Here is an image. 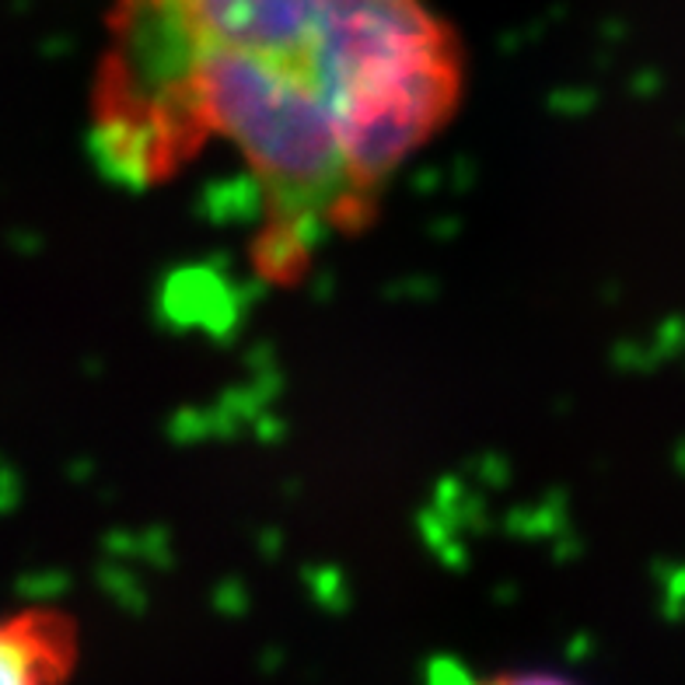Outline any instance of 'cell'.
<instances>
[{"label":"cell","mask_w":685,"mask_h":685,"mask_svg":"<svg viewBox=\"0 0 685 685\" xmlns=\"http://www.w3.org/2000/svg\"><path fill=\"white\" fill-rule=\"evenodd\" d=\"M350 0H112L102 60L242 53L318 78V56ZM326 94V91H322Z\"/></svg>","instance_id":"6da1fadb"},{"label":"cell","mask_w":685,"mask_h":685,"mask_svg":"<svg viewBox=\"0 0 685 685\" xmlns=\"http://www.w3.org/2000/svg\"><path fill=\"white\" fill-rule=\"evenodd\" d=\"M459 685H577L574 678L557 675V672H536V669H521V672H497L490 678H469L459 675Z\"/></svg>","instance_id":"3957f363"},{"label":"cell","mask_w":685,"mask_h":685,"mask_svg":"<svg viewBox=\"0 0 685 685\" xmlns=\"http://www.w3.org/2000/svg\"><path fill=\"white\" fill-rule=\"evenodd\" d=\"M81 661V630L64 608L0 613V685H67Z\"/></svg>","instance_id":"7a4b0ae2"}]
</instances>
